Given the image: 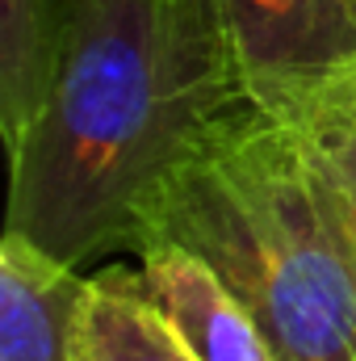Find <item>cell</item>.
<instances>
[{
  "mask_svg": "<svg viewBox=\"0 0 356 361\" xmlns=\"http://www.w3.org/2000/svg\"><path fill=\"white\" fill-rule=\"evenodd\" d=\"M248 101L210 0H72L51 85L8 147V223L80 269L134 244L180 164Z\"/></svg>",
  "mask_w": 356,
  "mask_h": 361,
  "instance_id": "obj_1",
  "label": "cell"
},
{
  "mask_svg": "<svg viewBox=\"0 0 356 361\" xmlns=\"http://www.w3.org/2000/svg\"><path fill=\"white\" fill-rule=\"evenodd\" d=\"M180 244L281 361H356V257L293 126L243 105L147 206L134 244Z\"/></svg>",
  "mask_w": 356,
  "mask_h": 361,
  "instance_id": "obj_2",
  "label": "cell"
},
{
  "mask_svg": "<svg viewBox=\"0 0 356 361\" xmlns=\"http://www.w3.org/2000/svg\"><path fill=\"white\" fill-rule=\"evenodd\" d=\"M243 92L265 114L302 101L356 72V0H210Z\"/></svg>",
  "mask_w": 356,
  "mask_h": 361,
  "instance_id": "obj_3",
  "label": "cell"
},
{
  "mask_svg": "<svg viewBox=\"0 0 356 361\" xmlns=\"http://www.w3.org/2000/svg\"><path fill=\"white\" fill-rule=\"evenodd\" d=\"M130 269L134 290L160 311V319L184 341L197 361H281L256 328V319L231 298V290L193 252L168 240H151Z\"/></svg>",
  "mask_w": 356,
  "mask_h": 361,
  "instance_id": "obj_4",
  "label": "cell"
},
{
  "mask_svg": "<svg viewBox=\"0 0 356 361\" xmlns=\"http://www.w3.org/2000/svg\"><path fill=\"white\" fill-rule=\"evenodd\" d=\"M80 273L30 240L0 244V361H80Z\"/></svg>",
  "mask_w": 356,
  "mask_h": 361,
  "instance_id": "obj_5",
  "label": "cell"
},
{
  "mask_svg": "<svg viewBox=\"0 0 356 361\" xmlns=\"http://www.w3.org/2000/svg\"><path fill=\"white\" fill-rule=\"evenodd\" d=\"M72 0H0V135L17 147L51 85Z\"/></svg>",
  "mask_w": 356,
  "mask_h": 361,
  "instance_id": "obj_6",
  "label": "cell"
},
{
  "mask_svg": "<svg viewBox=\"0 0 356 361\" xmlns=\"http://www.w3.org/2000/svg\"><path fill=\"white\" fill-rule=\"evenodd\" d=\"M80 361H197L160 311L134 290L130 269H105L84 281Z\"/></svg>",
  "mask_w": 356,
  "mask_h": 361,
  "instance_id": "obj_7",
  "label": "cell"
},
{
  "mask_svg": "<svg viewBox=\"0 0 356 361\" xmlns=\"http://www.w3.org/2000/svg\"><path fill=\"white\" fill-rule=\"evenodd\" d=\"M285 122L293 126L356 257V114L331 89H323L319 97L302 101L293 114H285Z\"/></svg>",
  "mask_w": 356,
  "mask_h": 361,
  "instance_id": "obj_8",
  "label": "cell"
},
{
  "mask_svg": "<svg viewBox=\"0 0 356 361\" xmlns=\"http://www.w3.org/2000/svg\"><path fill=\"white\" fill-rule=\"evenodd\" d=\"M331 92H336V97H340V101L356 114V72H352V76H344L340 85H331Z\"/></svg>",
  "mask_w": 356,
  "mask_h": 361,
  "instance_id": "obj_9",
  "label": "cell"
}]
</instances>
